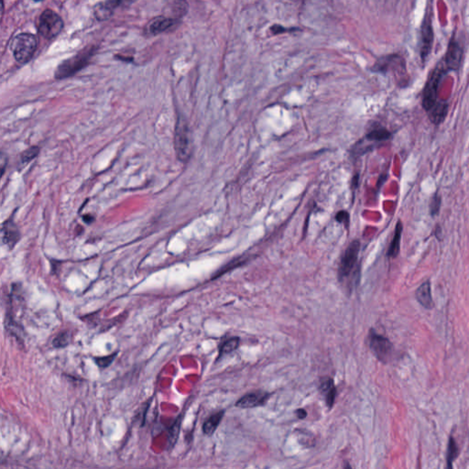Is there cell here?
<instances>
[{
	"instance_id": "obj_1",
	"label": "cell",
	"mask_w": 469,
	"mask_h": 469,
	"mask_svg": "<svg viewBox=\"0 0 469 469\" xmlns=\"http://www.w3.org/2000/svg\"><path fill=\"white\" fill-rule=\"evenodd\" d=\"M96 52V47L89 46L75 54V56L69 58L61 63L55 72L56 79H64L75 75L81 69L84 68L90 61L93 54Z\"/></svg>"
},
{
	"instance_id": "obj_22",
	"label": "cell",
	"mask_w": 469,
	"mask_h": 469,
	"mask_svg": "<svg viewBox=\"0 0 469 469\" xmlns=\"http://www.w3.org/2000/svg\"><path fill=\"white\" fill-rule=\"evenodd\" d=\"M458 455V447L454 437H450L447 451V469H453V462Z\"/></svg>"
},
{
	"instance_id": "obj_34",
	"label": "cell",
	"mask_w": 469,
	"mask_h": 469,
	"mask_svg": "<svg viewBox=\"0 0 469 469\" xmlns=\"http://www.w3.org/2000/svg\"><path fill=\"white\" fill-rule=\"evenodd\" d=\"M435 231H436V232H435V235L437 236V238H438V239H441L440 236H439V234H440L441 235L442 231H441V227L439 226V225H438V226L435 228Z\"/></svg>"
},
{
	"instance_id": "obj_27",
	"label": "cell",
	"mask_w": 469,
	"mask_h": 469,
	"mask_svg": "<svg viewBox=\"0 0 469 469\" xmlns=\"http://www.w3.org/2000/svg\"><path fill=\"white\" fill-rule=\"evenodd\" d=\"M116 357V354H112V355H107V356H103V357H97L96 358V363L98 364V366H100V367H107L109 366Z\"/></svg>"
},
{
	"instance_id": "obj_29",
	"label": "cell",
	"mask_w": 469,
	"mask_h": 469,
	"mask_svg": "<svg viewBox=\"0 0 469 469\" xmlns=\"http://www.w3.org/2000/svg\"><path fill=\"white\" fill-rule=\"evenodd\" d=\"M336 219L339 223L344 224L347 227H349V214L347 211H340L337 214Z\"/></svg>"
},
{
	"instance_id": "obj_13",
	"label": "cell",
	"mask_w": 469,
	"mask_h": 469,
	"mask_svg": "<svg viewBox=\"0 0 469 469\" xmlns=\"http://www.w3.org/2000/svg\"><path fill=\"white\" fill-rule=\"evenodd\" d=\"M178 22L179 20L177 19L166 17L165 15H163V16H160V17H155L153 19H151L148 23L146 30L149 35L160 34L172 28Z\"/></svg>"
},
{
	"instance_id": "obj_4",
	"label": "cell",
	"mask_w": 469,
	"mask_h": 469,
	"mask_svg": "<svg viewBox=\"0 0 469 469\" xmlns=\"http://www.w3.org/2000/svg\"><path fill=\"white\" fill-rule=\"evenodd\" d=\"M188 124L183 117L178 118L175 137H174V146L177 154L178 159L186 162L191 156V140Z\"/></svg>"
},
{
	"instance_id": "obj_28",
	"label": "cell",
	"mask_w": 469,
	"mask_h": 469,
	"mask_svg": "<svg viewBox=\"0 0 469 469\" xmlns=\"http://www.w3.org/2000/svg\"><path fill=\"white\" fill-rule=\"evenodd\" d=\"M270 30L272 31L273 34H280V33H284V32H291V31H295V30H300V29L298 28H291V29H287V28H284L280 25H278V24H275L273 25L271 28H270Z\"/></svg>"
},
{
	"instance_id": "obj_10",
	"label": "cell",
	"mask_w": 469,
	"mask_h": 469,
	"mask_svg": "<svg viewBox=\"0 0 469 469\" xmlns=\"http://www.w3.org/2000/svg\"><path fill=\"white\" fill-rule=\"evenodd\" d=\"M20 237V231L12 219H8L2 224L0 228V241L9 250L16 246Z\"/></svg>"
},
{
	"instance_id": "obj_35",
	"label": "cell",
	"mask_w": 469,
	"mask_h": 469,
	"mask_svg": "<svg viewBox=\"0 0 469 469\" xmlns=\"http://www.w3.org/2000/svg\"><path fill=\"white\" fill-rule=\"evenodd\" d=\"M344 469H352V467H351V466L349 465V463H348V462H347V463H346V465H345V467H344Z\"/></svg>"
},
{
	"instance_id": "obj_11",
	"label": "cell",
	"mask_w": 469,
	"mask_h": 469,
	"mask_svg": "<svg viewBox=\"0 0 469 469\" xmlns=\"http://www.w3.org/2000/svg\"><path fill=\"white\" fill-rule=\"evenodd\" d=\"M463 57V48L458 42L455 35L451 38L447 47L446 54V68L448 70H458L462 62Z\"/></svg>"
},
{
	"instance_id": "obj_30",
	"label": "cell",
	"mask_w": 469,
	"mask_h": 469,
	"mask_svg": "<svg viewBox=\"0 0 469 469\" xmlns=\"http://www.w3.org/2000/svg\"><path fill=\"white\" fill-rule=\"evenodd\" d=\"M6 164H7V158H6V154L0 152V179L5 172Z\"/></svg>"
},
{
	"instance_id": "obj_8",
	"label": "cell",
	"mask_w": 469,
	"mask_h": 469,
	"mask_svg": "<svg viewBox=\"0 0 469 469\" xmlns=\"http://www.w3.org/2000/svg\"><path fill=\"white\" fill-rule=\"evenodd\" d=\"M360 249V243L358 240L352 241L349 247L346 249L343 257L341 258L340 267L338 270V275L340 280L348 277L354 269L355 263L357 261V257Z\"/></svg>"
},
{
	"instance_id": "obj_7",
	"label": "cell",
	"mask_w": 469,
	"mask_h": 469,
	"mask_svg": "<svg viewBox=\"0 0 469 469\" xmlns=\"http://www.w3.org/2000/svg\"><path fill=\"white\" fill-rule=\"evenodd\" d=\"M369 346L373 354L378 360L387 363L392 355L393 347L388 338L371 331L369 335Z\"/></svg>"
},
{
	"instance_id": "obj_3",
	"label": "cell",
	"mask_w": 469,
	"mask_h": 469,
	"mask_svg": "<svg viewBox=\"0 0 469 469\" xmlns=\"http://www.w3.org/2000/svg\"><path fill=\"white\" fill-rule=\"evenodd\" d=\"M447 68L443 67L442 64L437 65V67L432 72L429 79L424 86L422 104H423V108L426 112H428L437 102L438 87H439L443 76L447 73Z\"/></svg>"
},
{
	"instance_id": "obj_6",
	"label": "cell",
	"mask_w": 469,
	"mask_h": 469,
	"mask_svg": "<svg viewBox=\"0 0 469 469\" xmlns=\"http://www.w3.org/2000/svg\"><path fill=\"white\" fill-rule=\"evenodd\" d=\"M373 72L387 73L391 71L394 75L404 76L406 75V63L404 58L398 54H389L379 58L372 67Z\"/></svg>"
},
{
	"instance_id": "obj_12",
	"label": "cell",
	"mask_w": 469,
	"mask_h": 469,
	"mask_svg": "<svg viewBox=\"0 0 469 469\" xmlns=\"http://www.w3.org/2000/svg\"><path fill=\"white\" fill-rule=\"evenodd\" d=\"M269 394L266 391H254L244 395L241 399L236 401L235 406L241 409H251L256 407L263 406L269 400Z\"/></svg>"
},
{
	"instance_id": "obj_19",
	"label": "cell",
	"mask_w": 469,
	"mask_h": 469,
	"mask_svg": "<svg viewBox=\"0 0 469 469\" xmlns=\"http://www.w3.org/2000/svg\"><path fill=\"white\" fill-rule=\"evenodd\" d=\"M402 229H403V226H402L401 221H399L398 224L396 225V228H395L393 239L391 241L390 246H389L388 252H387V256L390 257V258H394V257H398V255H399L400 248H401V234H402Z\"/></svg>"
},
{
	"instance_id": "obj_32",
	"label": "cell",
	"mask_w": 469,
	"mask_h": 469,
	"mask_svg": "<svg viewBox=\"0 0 469 469\" xmlns=\"http://www.w3.org/2000/svg\"><path fill=\"white\" fill-rule=\"evenodd\" d=\"M358 179H359L358 174H355V176L352 179V187L354 190L356 189V187L358 186Z\"/></svg>"
},
{
	"instance_id": "obj_9",
	"label": "cell",
	"mask_w": 469,
	"mask_h": 469,
	"mask_svg": "<svg viewBox=\"0 0 469 469\" xmlns=\"http://www.w3.org/2000/svg\"><path fill=\"white\" fill-rule=\"evenodd\" d=\"M434 43V29L432 26V16L427 14L424 17L421 30V48L420 54L422 61L425 63L433 49Z\"/></svg>"
},
{
	"instance_id": "obj_18",
	"label": "cell",
	"mask_w": 469,
	"mask_h": 469,
	"mask_svg": "<svg viewBox=\"0 0 469 469\" xmlns=\"http://www.w3.org/2000/svg\"><path fill=\"white\" fill-rule=\"evenodd\" d=\"M390 137H391L390 131L383 126H378L368 132L365 136L364 140L374 142V144L380 143V142L389 140Z\"/></svg>"
},
{
	"instance_id": "obj_20",
	"label": "cell",
	"mask_w": 469,
	"mask_h": 469,
	"mask_svg": "<svg viewBox=\"0 0 469 469\" xmlns=\"http://www.w3.org/2000/svg\"><path fill=\"white\" fill-rule=\"evenodd\" d=\"M225 414V411H220L215 414L211 415L205 422L203 425V432L206 435H212L216 430L218 429V425L221 423Z\"/></svg>"
},
{
	"instance_id": "obj_23",
	"label": "cell",
	"mask_w": 469,
	"mask_h": 469,
	"mask_svg": "<svg viewBox=\"0 0 469 469\" xmlns=\"http://www.w3.org/2000/svg\"><path fill=\"white\" fill-rule=\"evenodd\" d=\"M238 345H239V338H232L229 339V340H227L220 347V349H219L220 355H227V354L233 352L235 349H237Z\"/></svg>"
},
{
	"instance_id": "obj_14",
	"label": "cell",
	"mask_w": 469,
	"mask_h": 469,
	"mask_svg": "<svg viewBox=\"0 0 469 469\" xmlns=\"http://www.w3.org/2000/svg\"><path fill=\"white\" fill-rule=\"evenodd\" d=\"M415 296L418 302L422 306H424V308L431 310L435 307V303L432 297L431 284L429 281L424 282L421 286L418 288L415 292Z\"/></svg>"
},
{
	"instance_id": "obj_24",
	"label": "cell",
	"mask_w": 469,
	"mask_h": 469,
	"mask_svg": "<svg viewBox=\"0 0 469 469\" xmlns=\"http://www.w3.org/2000/svg\"><path fill=\"white\" fill-rule=\"evenodd\" d=\"M69 343H70V336L68 333L63 332L59 334L57 337L53 339L52 345L54 348L62 349L68 346Z\"/></svg>"
},
{
	"instance_id": "obj_21",
	"label": "cell",
	"mask_w": 469,
	"mask_h": 469,
	"mask_svg": "<svg viewBox=\"0 0 469 469\" xmlns=\"http://www.w3.org/2000/svg\"><path fill=\"white\" fill-rule=\"evenodd\" d=\"M170 9L171 10L169 12V14L172 15V18L179 20L180 17H183L186 14L188 9V5L185 2H172L171 3ZM170 15L166 17H170Z\"/></svg>"
},
{
	"instance_id": "obj_31",
	"label": "cell",
	"mask_w": 469,
	"mask_h": 469,
	"mask_svg": "<svg viewBox=\"0 0 469 469\" xmlns=\"http://www.w3.org/2000/svg\"><path fill=\"white\" fill-rule=\"evenodd\" d=\"M296 415H297V417L299 418V419H304V418L307 416V412H306L305 410H303V409H299V410H297V412H296Z\"/></svg>"
},
{
	"instance_id": "obj_2",
	"label": "cell",
	"mask_w": 469,
	"mask_h": 469,
	"mask_svg": "<svg viewBox=\"0 0 469 469\" xmlns=\"http://www.w3.org/2000/svg\"><path fill=\"white\" fill-rule=\"evenodd\" d=\"M37 48V40L34 35L21 33L12 41L11 50L16 61L20 63L29 62Z\"/></svg>"
},
{
	"instance_id": "obj_5",
	"label": "cell",
	"mask_w": 469,
	"mask_h": 469,
	"mask_svg": "<svg viewBox=\"0 0 469 469\" xmlns=\"http://www.w3.org/2000/svg\"><path fill=\"white\" fill-rule=\"evenodd\" d=\"M63 28V21L57 13L51 9L42 12L39 19L38 29L40 33L45 39H52L56 37Z\"/></svg>"
},
{
	"instance_id": "obj_26",
	"label": "cell",
	"mask_w": 469,
	"mask_h": 469,
	"mask_svg": "<svg viewBox=\"0 0 469 469\" xmlns=\"http://www.w3.org/2000/svg\"><path fill=\"white\" fill-rule=\"evenodd\" d=\"M441 207V197L437 194H435L434 195V197L432 198L431 200V204H430V211H431V215L433 217H435L436 215H438L439 213V210H440Z\"/></svg>"
},
{
	"instance_id": "obj_17",
	"label": "cell",
	"mask_w": 469,
	"mask_h": 469,
	"mask_svg": "<svg viewBox=\"0 0 469 469\" xmlns=\"http://www.w3.org/2000/svg\"><path fill=\"white\" fill-rule=\"evenodd\" d=\"M120 1H107L95 6V15L98 20H105L112 16L114 9L120 5Z\"/></svg>"
},
{
	"instance_id": "obj_25",
	"label": "cell",
	"mask_w": 469,
	"mask_h": 469,
	"mask_svg": "<svg viewBox=\"0 0 469 469\" xmlns=\"http://www.w3.org/2000/svg\"><path fill=\"white\" fill-rule=\"evenodd\" d=\"M40 151V149L38 147H31L29 149H26L22 154H21V160L24 163H27L31 160H33L35 157L38 155Z\"/></svg>"
},
{
	"instance_id": "obj_36",
	"label": "cell",
	"mask_w": 469,
	"mask_h": 469,
	"mask_svg": "<svg viewBox=\"0 0 469 469\" xmlns=\"http://www.w3.org/2000/svg\"><path fill=\"white\" fill-rule=\"evenodd\" d=\"M2 8H3V3H2V2H0V10H1Z\"/></svg>"
},
{
	"instance_id": "obj_15",
	"label": "cell",
	"mask_w": 469,
	"mask_h": 469,
	"mask_svg": "<svg viewBox=\"0 0 469 469\" xmlns=\"http://www.w3.org/2000/svg\"><path fill=\"white\" fill-rule=\"evenodd\" d=\"M320 390L323 394L326 396V404L328 408H332L336 396H337V389L334 383V380L329 377H325L321 379Z\"/></svg>"
},
{
	"instance_id": "obj_16",
	"label": "cell",
	"mask_w": 469,
	"mask_h": 469,
	"mask_svg": "<svg viewBox=\"0 0 469 469\" xmlns=\"http://www.w3.org/2000/svg\"><path fill=\"white\" fill-rule=\"evenodd\" d=\"M430 120L435 125L442 124L448 113V103L447 102H436L435 106L427 112Z\"/></svg>"
},
{
	"instance_id": "obj_33",
	"label": "cell",
	"mask_w": 469,
	"mask_h": 469,
	"mask_svg": "<svg viewBox=\"0 0 469 469\" xmlns=\"http://www.w3.org/2000/svg\"><path fill=\"white\" fill-rule=\"evenodd\" d=\"M83 219H84V221H85L86 224H91L92 222L95 220V218L91 217V216H84Z\"/></svg>"
}]
</instances>
